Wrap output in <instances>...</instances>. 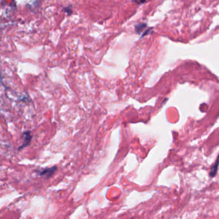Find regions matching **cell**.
Instances as JSON below:
<instances>
[{
    "label": "cell",
    "instance_id": "cell-1",
    "mask_svg": "<svg viewBox=\"0 0 219 219\" xmlns=\"http://www.w3.org/2000/svg\"><path fill=\"white\" fill-rule=\"evenodd\" d=\"M56 170H57V167L54 166V167H52L51 168H47L44 169L42 171H40L39 174L40 176H45V177L48 178V177H51Z\"/></svg>",
    "mask_w": 219,
    "mask_h": 219
},
{
    "label": "cell",
    "instance_id": "cell-2",
    "mask_svg": "<svg viewBox=\"0 0 219 219\" xmlns=\"http://www.w3.org/2000/svg\"><path fill=\"white\" fill-rule=\"evenodd\" d=\"M24 142L22 144L21 146L19 148V150L22 149L24 148L25 147L27 146L30 143V142H31V136L30 133L29 131H27V132H25L24 133Z\"/></svg>",
    "mask_w": 219,
    "mask_h": 219
},
{
    "label": "cell",
    "instance_id": "cell-3",
    "mask_svg": "<svg viewBox=\"0 0 219 219\" xmlns=\"http://www.w3.org/2000/svg\"><path fill=\"white\" fill-rule=\"evenodd\" d=\"M219 154L218 155V157L216 159L215 162L214 163V165H213V167L211 168V170H210V177H213L216 176V174L217 173L218 171V168H219Z\"/></svg>",
    "mask_w": 219,
    "mask_h": 219
},
{
    "label": "cell",
    "instance_id": "cell-4",
    "mask_svg": "<svg viewBox=\"0 0 219 219\" xmlns=\"http://www.w3.org/2000/svg\"><path fill=\"white\" fill-rule=\"evenodd\" d=\"M146 27V24L140 23L135 26V31L137 33H140Z\"/></svg>",
    "mask_w": 219,
    "mask_h": 219
},
{
    "label": "cell",
    "instance_id": "cell-5",
    "mask_svg": "<svg viewBox=\"0 0 219 219\" xmlns=\"http://www.w3.org/2000/svg\"></svg>",
    "mask_w": 219,
    "mask_h": 219
}]
</instances>
